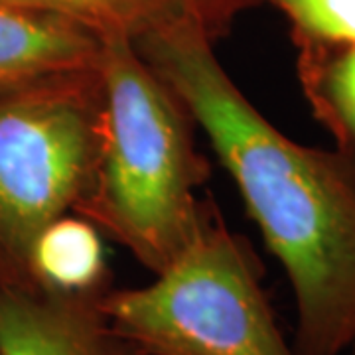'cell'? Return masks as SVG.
<instances>
[{
	"mask_svg": "<svg viewBox=\"0 0 355 355\" xmlns=\"http://www.w3.org/2000/svg\"><path fill=\"white\" fill-rule=\"evenodd\" d=\"M132 46L205 132L282 266L296 306V355H345L355 342V153L286 137L193 26Z\"/></svg>",
	"mask_w": 355,
	"mask_h": 355,
	"instance_id": "6da1fadb",
	"label": "cell"
},
{
	"mask_svg": "<svg viewBox=\"0 0 355 355\" xmlns=\"http://www.w3.org/2000/svg\"><path fill=\"white\" fill-rule=\"evenodd\" d=\"M103 144L97 176L77 216L162 272L214 203L198 188L209 164L196 150L188 111L127 38H103Z\"/></svg>",
	"mask_w": 355,
	"mask_h": 355,
	"instance_id": "7a4b0ae2",
	"label": "cell"
},
{
	"mask_svg": "<svg viewBox=\"0 0 355 355\" xmlns=\"http://www.w3.org/2000/svg\"><path fill=\"white\" fill-rule=\"evenodd\" d=\"M101 310L139 355H296L253 251L216 205L174 263L144 286H113Z\"/></svg>",
	"mask_w": 355,
	"mask_h": 355,
	"instance_id": "3957f363",
	"label": "cell"
},
{
	"mask_svg": "<svg viewBox=\"0 0 355 355\" xmlns=\"http://www.w3.org/2000/svg\"><path fill=\"white\" fill-rule=\"evenodd\" d=\"M103 144L99 67L0 97V268L28 286L32 243L91 196Z\"/></svg>",
	"mask_w": 355,
	"mask_h": 355,
	"instance_id": "277c9868",
	"label": "cell"
},
{
	"mask_svg": "<svg viewBox=\"0 0 355 355\" xmlns=\"http://www.w3.org/2000/svg\"><path fill=\"white\" fill-rule=\"evenodd\" d=\"M105 294L0 286V355H139L103 314Z\"/></svg>",
	"mask_w": 355,
	"mask_h": 355,
	"instance_id": "5b68a950",
	"label": "cell"
},
{
	"mask_svg": "<svg viewBox=\"0 0 355 355\" xmlns=\"http://www.w3.org/2000/svg\"><path fill=\"white\" fill-rule=\"evenodd\" d=\"M103 38L64 16L0 2V97L97 69Z\"/></svg>",
	"mask_w": 355,
	"mask_h": 355,
	"instance_id": "8992f818",
	"label": "cell"
},
{
	"mask_svg": "<svg viewBox=\"0 0 355 355\" xmlns=\"http://www.w3.org/2000/svg\"><path fill=\"white\" fill-rule=\"evenodd\" d=\"M46 10L85 26L101 38L130 42L148 34L193 26L217 44L243 14L263 0H0Z\"/></svg>",
	"mask_w": 355,
	"mask_h": 355,
	"instance_id": "52a82bcc",
	"label": "cell"
},
{
	"mask_svg": "<svg viewBox=\"0 0 355 355\" xmlns=\"http://www.w3.org/2000/svg\"><path fill=\"white\" fill-rule=\"evenodd\" d=\"M28 286L58 294H105L113 288L101 231L83 217L51 221L32 243Z\"/></svg>",
	"mask_w": 355,
	"mask_h": 355,
	"instance_id": "ba28073f",
	"label": "cell"
},
{
	"mask_svg": "<svg viewBox=\"0 0 355 355\" xmlns=\"http://www.w3.org/2000/svg\"><path fill=\"white\" fill-rule=\"evenodd\" d=\"M298 76L318 121L340 148L355 153V44L298 48Z\"/></svg>",
	"mask_w": 355,
	"mask_h": 355,
	"instance_id": "9c48e42d",
	"label": "cell"
},
{
	"mask_svg": "<svg viewBox=\"0 0 355 355\" xmlns=\"http://www.w3.org/2000/svg\"><path fill=\"white\" fill-rule=\"evenodd\" d=\"M292 26L298 48H343L355 44V0H263Z\"/></svg>",
	"mask_w": 355,
	"mask_h": 355,
	"instance_id": "30bf717a",
	"label": "cell"
},
{
	"mask_svg": "<svg viewBox=\"0 0 355 355\" xmlns=\"http://www.w3.org/2000/svg\"><path fill=\"white\" fill-rule=\"evenodd\" d=\"M345 355H355V342L352 343V345H349V349L345 352Z\"/></svg>",
	"mask_w": 355,
	"mask_h": 355,
	"instance_id": "8fae6325",
	"label": "cell"
}]
</instances>
